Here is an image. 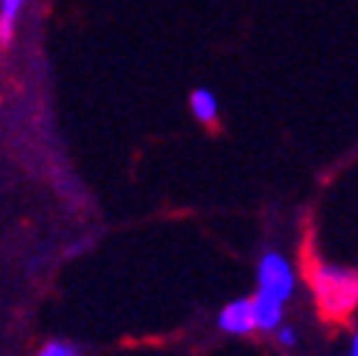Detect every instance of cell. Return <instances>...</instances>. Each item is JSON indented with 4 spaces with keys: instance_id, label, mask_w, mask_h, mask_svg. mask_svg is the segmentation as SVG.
<instances>
[{
    "instance_id": "obj_1",
    "label": "cell",
    "mask_w": 358,
    "mask_h": 356,
    "mask_svg": "<svg viewBox=\"0 0 358 356\" xmlns=\"http://www.w3.org/2000/svg\"><path fill=\"white\" fill-rule=\"evenodd\" d=\"M303 275L312 289L317 313L329 324H344L358 313V272L327 263L315 254L303 257Z\"/></svg>"
},
{
    "instance_id": "obj_2",
    "label": "cell",
    "mask_w": 358,
    "mask_h": 356,
    "mask_svg": "<svg viewBox=\"0 0 358 356\" xmlns=\"http://www.w3.org/2000/svg\"><path fill=\"white\" fill-rule=\"evenodd\" d=\"M294 266L285 260L280 252H265L259 257L257 266V292L268 295V298H277V301H289L294 295Z\"/></svg>"
},
{
    "instance_id": "obj_3",
    "label": "cell",
    "mask_w": 358,
    "mask_h": 356,
    "mask_svg": "<svg viewBox=\"0 0 358 356\" xmlns=\"http://www.w3.org/2000/svg\"><path fill=\"white\" fill-rule=\"evenodd\" d=\"M219 330L230 336H250L257 333V315H254V298H236L222 307L219 313Z\"/></svg>"
},
{
    "instance_id": "obj_4",
    "label": "cell",
    "mask_w": 358,
    "mask_h": 356,
    "mask_svg": "<svg viewBox=\"0 0 358 356\" xmlns=\"http://www.w3.org/2000/svg\"><path fill=\"white\" fill-rule=\"evenodd\" d=\"M254 315H257V330L259 333H277L282 327V301L254 295Z\"/></svg>"
},
{
    "instance_id": "obj_5",
    "label": "cell",
    "mask_w": 358,
    "mask_h": 356,
    "mask_svg": "<svg viewBox=\"0 0 358 356\" xmlns=\"http://www.w3.org/2000/svg\"><path fill=\"white\" fill-rule=\"evenodd\" d=\"M189 111H192V117L199 123L213 126V123L219 120V100H216V94H213L210 88H195V91L189 94Z\"/></svg>"
},
{
    "instance_id": "obj_6",
    "label": "cell",
    "mask_w": 358,
    "mask_h": 356,
    "mask_svg": "<svg viewBox=\"0 0 358 356\" xmlns=\"http://www.w3.org/2000/svg\"><path fill=\"white\" fill-rule=\"evenodd\" d=\"M27 0H0V41L9 44L12 41V32H15V21L21 15Z\"/></svg>"
},
{
    "instance_id": "obj_7",
    "label": "cell",
    "mask_w": 358,
    "mask_h": 356,
    "mask_svg": "<svg viewBox=\"0 0 358 356\" xmlns=\"http://www.w3.org/2000/svg\"><path fill=\"white\" fill-rule=\"evenodd\" d=\"M38 356H76V348L70 345V342H47L41 350H38Z\"/></svg>"
},
{
    "instance_id": "obj_8",
    "label": "cell",
    "mask_w": 358,
    "mask_h": 356,
    "mask_svg": "<svg viewBox=\"0 0 358 356\" xmlns=\"http://www.w3.org/2000/svg\"><path fill=\"white\" fill-rule=\"evenodd\" d=\"M277 342H280L282 348H294V345H297V330H294L292 324H282V327L277 330Z\"/></svg>"
},
{
    "instance_id": "obj_9",
    "label": "cell",
    "mask_w": 358,
    "mask_h": 356,
    "mask_svg": "<svg viewBox=\"0 0 358 356\" xmlns=\"http://www.w3.org/2000/svg\"><path fill=\"white\" fill-rule=\"evenodd\" d=\"M347 356H358V330L352 333V339H350V350H347Z\"/></svg>"
}]
</instances>
